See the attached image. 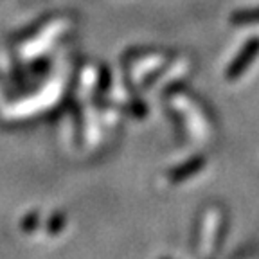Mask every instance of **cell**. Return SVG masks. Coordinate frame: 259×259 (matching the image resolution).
Listing matches in <instances>:
<instances>
[{
  "instance_id": "obj_2",
  "label": "cell",
  "mask_w": 259,
  "mask_h": 259,
  "mask_svg": "<svg viewBox=\"0 0 259 259\" xmlns=\"http://www.w3.org/2000/svg\"><path fill=\"white\" fill-rule=\"evenodd\" d=\"M203 166H205V157H194L193 160H189L187 164L178 167L171 178H175V180H182V178H187V177H191V175H194L200 167H203Z\"/></svg>"
},
{
  "instance_id": "obj_3",
  "label": "cell",
  "mask_w": 259,
  "mask_h": 259,
  "mask_svg": "<svg viewBox=\"0 0 259 259\" xmlns=\"http://www.w3.org/2000/svg\"><path fill=\"white\" fill-rule=\"evenodd\" d=\"M231 22L234 25H243V24H255L259 22V8L254 9H243V11H236L231 16Z\"/></svg>"
},
{
  "instance_id": "obj_1",
  "label": "cell",
  "mask_w": 259,
  "mask_h": 259,
  "mask_svg": "<svg viewBox=\"0 0 259 259\" xmlns=\"http://www.w3.org/2000/svg\"><path fill=\"white\" fill-rule=\"evenodd\" d=\"M257 53H259V38H252V40H248V44L239 51L236 60L227 67V79H236V77L241 76V74L245 72V69L254 61Z\"/></svg>"
}]
</instances>
